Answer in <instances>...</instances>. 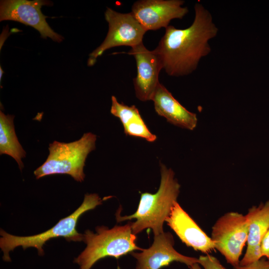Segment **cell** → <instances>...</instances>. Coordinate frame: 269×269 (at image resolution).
Returning a JSON list of instances; mask_svg holds the SVG:
<instances>
[{"mask_svg":"<svg viewBox=\"0 0 269 269\" xmlns=\"http://www.w3.org/2000/svg\"><path fill=\"white\" fill-rule=\"evenodd\" d=\"M194 11L193 21L188 27L178 29L169 25L153 49L169 76L191 74L201 59L211 51L209 41L216 36L218 28L210 11L202 4L196 3Z\"/></svg>","mask_w":269,"mask_h":269,"instance_id":"6da1fadb","label":"cell"},{"mask_svg":"<svg viewBox=\"0 0 269 269\" xmlns=\"http://www.w3.org/2000/svg\"><path fill=\"white\" fill-rule=\"evenodd\" d=\"M160 165L161 179L157 191L154 194L141 193L137 209L134 214L124 216H121L118 211L116 214L119 222L136 220L132 222V226L133 233L135 235L146 229H151L154 236L164 232V222L177 202L180 185L175 178L174 172L163 164L160 163Z\"/></svg>","mask_w":269,"mask_h":269,"instance_id":"7a4b0ae2","label":"cell"},{"mask_svg":"<svg viewBox=\"0 0 269 269\" xmlns=\"http://www.w3.org/2000/svg\"><path fill=\"white\" fill-rule=\"evenodd\" d=\"M132 222L111 229L106 226L96 228V233L85 231L83 241L86 244L84 251L74 259L80 269H91L99 260L106 257L116 259L134 250L143 249L136 245V236L132 232Z\"/></svg>","mask_w":269,"mask_h":269,"instance_id":"3957f363","label":"cell"},{"mask_svg":"<svg viewBox=\"0 0 269 269\" xmlns=\"http://www.w3.org/2000/svg\"><path fill=\"white\" fill-rule=\"evenodd\" d=\"M102 203V199L97 194H86L82 204L73 213L61 219L50 229L39 234L30 236H17L9 234L1 229L0 248L3 253V260L5 262H10L9 253L19 246L22 247L24 250L29 247L35 248L38 255L43 256V246L51 239L62 237L68 241H83V234L79 233L76 228L80 217L84 213L94 209Z\"/></svg>","mask_w":269,"mask_h":269,"instance_id":"277c9868","label":"cell"},{"mask_svg":"<svg viewBox=\"0 0 269 269\" xmlns=\"http://www.w3.org/2000/svg\"><path fill=\"white\" fill-rule=\"evenodd\" d=\"M97 136L85 133L78 140L68 142L54 141L49 144V154L45 161L34 171L36 179L53 174H68L82 182L83 169L89 153L95 149Z\"/></svg>","mask_w":269,"mask_h":269,"instance_id":"5b68a950","label":"cell"},{"mask_svg":"<svg viewBox=\"0 0 269 269\" xmlns=\"http://www.w3.org/2000/svg\"><path fill=\"white\" fill-rule=\"evenodd\" d=\"M249 222L246 215L229 212L219 217L212 227L211 238L215 248L233 268L240 264V258L247 242Z\"/></svg>","mask_w":269,"mask_h":269,"instance_id":"8992f818","label":"cell"},{"mask_svg":"<svg viewBox=\"0 0 269 269\" xmlns=\"http://www.w3.org/2000/svg\"><path fill=\"white\" fill-rule=\"evenodd\" d=\"M105 17L109 24L108 32L102 44L89 54V66H93L97 58L110 48L120 46L133 47L143 42L146 32L131 12L121 13L107 7Z\"/></svg>","mask_w":269,"mask_h":269,"instance_id":"52a82bcc","label":"cell"},{"mask_svg":"<svg viewBox=\"0 0 269 269\" xmlns=\"http://www.w3.org/2000/svg\"><path fill=\"white\" fill-rule=\"evenodd\" d=\"M50 1L43 0H2L0 3V21L12 20L31 26L38 30L43 38L49 37L60 42L63 37L57 33L47 23L41 11L43 5Z\"/></svg>","mask_w":269,"mask_h":269,"instance_id":"ba28073f","label":"cell"},{"mask_svg":"<svg viewBox=\"0 0 269 269\" xmlns=\"http://www.w3.org/2000/svg\"><path fill=\"white\" fill-rule=\"evenodd\" d=\"M183 0H140L134 2L131 12L147 31L166 28L172 19H182L188 12Z\"/></svg>","mask_w":269,"mask_h":269,"instance_id":"9c48e42d","label":"cell"},{"mask_svg":"<svg viewBox=\"0 0 269 269\" xmlns=\"http://www.w3.org/2000/svg\"><path fill=\"white\" fill-rule=\"evenodd\" d=\"M174 241L170 232L154 236L152 245L140 253L132 252L136 260L135 269H160L173 262H178L189 267L199 263L198 258L184 256L174 248Z\"/></svg>","mask_w":269,"mask_h":269,"instance_id":"30bf717a","label":"cell"},{"mask_svg":"<svg viewBox=\"0 0 269 269\" xmlns=\"http://www.w3.org/2000/svg\"><path fill=\"white\" fill-rule=\"evenodd\" d=\"M127 54L136 61V76L133 83L136 98L141 101L151 100L159 82V74L163 69L160 60L154 51H150L143 42L131 47Z\"/></svg>","mask_w":269,"mask_h":269,"instance_id":"8fae6325","label":"cell"},{"mask_svg":"<svg viewBox=\"0 0 269 269\" xmlns=\"http://www.w3.org/2000/svg\"><path fill=\"white\" fill-rule=\"evenodd\" d=\"M187 246L206 254L215 250V244L177 202L165 220Z\"/></svg>","mask_w":269,"mask_h":269,"instance_id":"7c38bea8","label":"cell"},{"mask_svg":"<svg viewBox=\"0 0 269 269\" xmlns=\"http://www.w3.org/2000/svg\"><path fill=\"white\" fill-rule=\"evenodd\" d=\"M249 222L247 248L240 266L251 264L262 258L261 244L269 229V199L253 206L246 215Z\"/></svg>","mask_w":269,"mask_h":269,"instance_id":"4fadbf2b","label":"cell"},{"mask_svg":"<svg viewBox=\"0 0 269 269\" xmlns=\"http://www.w3.org/2000/svg\"><path fill=\"white\" fill-rule=\"evenodd\" d=\"M151 100L153 102L156 113L168 122L189 130L196 128L198 121L196 114L184 108L160 83Z\"/></svg>","mask_w":269,"mask_h":269,"instance_id":"5bb4252c","label":"cell"},{"mask_svg":"<svg viewBox=\"0 0 269 269\" xmlns=\"http://www.w3.org/2000/svg\"><path fill=\"white\" fill-rule=\"evenodd\" d=\"M110 112L120 120L126 135L140 137L149 142L156 140V136L150 132L134 105L129 106L120 103L112 96Z\"/></svg>","mask_w":269,"mask_h":269,"instance_id":"9a60e30c","label":"cell"},{"mask_svg":"<svg viewBox=\"0 0 269 269\" xmlns=\"http://www.w3.org/2000/svg\"><path fill=\"white\" fill-rule=\"evenodd\" d=\"M14 117L13 115H6L0 111V154L11 156L17 162L19 169L22 170L23 167L22 158L25 157L26 152L15 134Z\"/></svg>","mask_w":269,"mask_h":269,"instance_id":"2e32d148","label":"cell"},{"mask_svg":"<svg viewBox=\"0 0 269 269\" xmlns=\"http://www.w3.org/2000/svg\"><path fill=\"white\" fill-rule=\"evenodd\" d=\"M198 260V264L203 269H227L221 264L217 258L209 254L200 256Z\"/></svg>","mask_w":269,"mask_h":269,"instance_id":"e0dca14e","label":"cell"},{"mask_svg":"<svg viewBox=\"0 0 269 269\" xmlns=\"http://www.w3.org/2000/svg\"><path fill=\"white\" fill-rule=\"evenodd\" d=\"M234 269H269V261L263 257L261 259L247 266L239 265Z\"/></svg>","mask_w":269,"mask_h":269,"instance_id":"ac0fdd59","label":"cell"},{"mask_svg":"<svg viewBox=\"0 0 269 269\" xmlns=\"http://www.w3.org/2000/svg\"><path fill=\"white\" fill-rule=\"evenodd\" d=\"M261 249L263 257L269 261V229L262 240Z\"/></svg>","mask_w":269,"mask_h":269,"instance_id":"d6986e66","label":"cell"},{"mask_svg":"<svg viewBox=\"0 0 269 269\" xmlns=\"http://www.w3.org/2000/svg\"><path fill=\"white\" fill-rule=\"evenodd\" d=\"M190 269H202L198 263H195L189 267Z\"/></svg>","mask_w":269,"mask_h":269,"instance_id":"ffe728a7","label":"cell"},{"mask_svg":"<svg viewBox=\"0 0 269 269\" xmlns=\"http://www.w3.org/2000/svg\"><path fill=\"white\" fill-rule=\"evenodd\" d=\"M3 73V71L2 69H1V67H0V80H1V76H2Z\"/></svg>","mask_w":269,"mask_h":269,"instance_id":"44dd1931","label":"cell"}]
</instances>
